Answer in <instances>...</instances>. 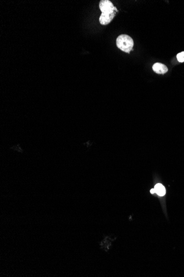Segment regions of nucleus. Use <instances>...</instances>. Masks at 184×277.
Returning a JSON list of instances; mask_svg holds the SVG:
<instances>
[{
    "label": "nucleus",
    "instance_id": "f257e3e1",
    "mask_svg": "<svg viewBox=\"0 0 184 277\" xmlns=\"http://www.w3.org/2000/svg\"><path fill=\"white\" fill-rule=\"evenodd\" d=\"M134 45L132 38L127 34H121L116 39V46L122 51L129 53L133 50Z\"/></svg>",
    "mask_w": 184,
    "mask_h": 277
},
{
    "label": "nucleus",
    "instance_id": "f03ea898",
    "mask_svg": "<svg viewBox=\"0 0 184 277\" xmlns=\"http://www.w3.org/2000/svg\"><path fill=\"white\" fill-rule=\"evenodd\" d=\"M99 9L103 15L109 16L116 14L118 10L109 0H102L99 2Z\"/></svg>",
    "mask_w": 184,
    "mask_h": 277
},
{
    "label": "nucleus",
    "instance_id": "7ed1b4c3",
    "mask_svg": "<svg viewBox=\"0 0 184 277\" xmlns=\"http://www.w3.org/2000/svg\"><path fill=\"white\" fill-rule=\"evenodd\" d=\"M153 71L158 74H164L168 71L167 66L162 63H156L154 64L152 67Z\"/></svg>",
    "mask_w": 184,
    "mask_h": 277
},
{
    "label": "nucleus",
    "instance_id": "20e7f679",
    "mask_svg": "<svg viewBox=\"0 0 184 277\" xmlns=\"http://www.w3.org/2000/svg\"><path fill=\"white\" fill-rule=\"evenodd\" d=\"M115 14H112L109 16L103 15L101 14L100 17L99 18V22L102 25H107L110 23L114 18L115 16Z\"/></svg>",
    "mask_w": 184,
    "mask_h": 277
},
{
    "label": "nucleus",
    "instance_id": "39448f33",
    "mask_svg": "<svg viewBox=\"0 0 184 277\" xmlns=\"http://www.w3.org/2000/svg\"><path fill=\"white\" fill-rule=\"evenodd\" d=\"M154 189L155 190V193L160 197H163L166 193V190L164 186L161 184H156Z\"/></svg>",
    "mask_w": 184,
    "mask_h": 277
},
{
    "label": "nucleus",
    "instance_id": "423d86ee",
    "mask_svg": "<svg viewBox=\"0 0 184 277\" xmlns=\"http://www.w3.org/2000/svg\"><path fill=\"white\" fill-rule=\"evenodd\" d=\"M178 60L180 63H182L184 62V51H182L181 53H179L176 56Z\"/></svg>",
    "mask_w": 184,
    "mask_h": 277
},
{
    "label": "nucleus",
    "instance_id": "0eeeda50",
    "mask_svg": "<svg viewBox=\"0 0 184 277\" xmlns=\"http://www.w3.org/2000/svg\"><path fill=\"white\" fill-rule=\"evenodd\" d=\"M150 193H151V194H154V193H155V190H154V189H152L150 190Z\"/></svg>",
    "mask_w": 184,
    "mask_h": 277
}]
</instances>
